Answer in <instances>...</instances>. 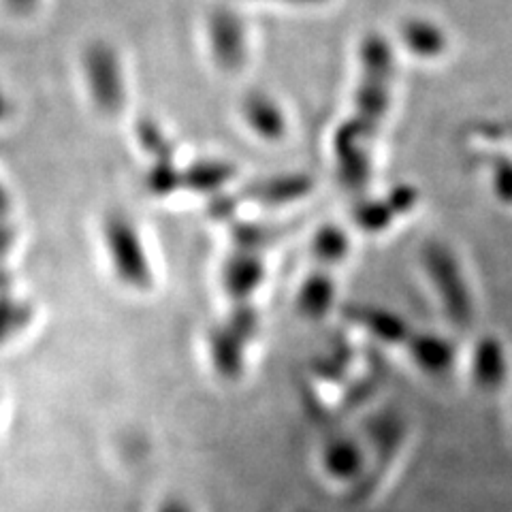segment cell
<instances>
[{
    "mask_svg": "<svg viewBox=\"0 0 512 512\" xmlns=\"http://www.w3.org/2000/svg\"><path fill=\"white\" fill-rule=\"evenodd\" d=\"M107 259L116 280L133 293H150L154 267L135 222L122 212H111L101 224Z\"/></svg>",
    "mask_w": 512,
    "mask_h": 512,
    "instance_id": "1",
    "label": "cell"
},
{
    "mask_svg": "<svg viewBox=\"0 0 512 512\" xmlns=\"http://www.w3.org/2000/svg\"><path fill=\"white\" fill-rule=\"evenodd\" d=\"M421 265L446 318L455 327L468 329L474 320V299L457 254L446 244L431 239L421 250Z\"/></svg>",
    "mask_w": 512,
    "mask_h": 512,
    "instance_id": "2",
    "label": "cell"
},
{
    "mask_svg": "<svg viewBox=\"0 0 512 512\" xmlns=\"http://www.w3.org/2000/svg\"><path fill=\"white\" fill-rule=\"evenodd\" d=\"M372 133L363 128L357 120L344 124L333 141L335 160H338V173L344 186L352 192H359L370 182L372 160L367 141Z\"/></svg>",
    "mask_w": 512,
    "mask_h": 512,
    "instance_id": "3",
    "label": "cell"
},
{
    "mask_svg": "<svg viewBox=\"0 0 512 512\" xmlns=\"http://www.w3.org/2000/svg\"><path fill=\"white\" fill-rule=\"evenodd\" d=\"M419 203V190L414 186H395L387 197L363 201L352 212V220L367 235H380L389 231L397 218L410 214Z\"/></svg>",
    "mask_w": 512,
    "mask_h": 512,
    "instance_id": "4",
    "label": "cell"
},
{
    "mask_svg": "<svg viewBox=\"0 0 512 512\" xmlns=\"http://www.w3.org/2000/svg\"><path fill=\"white\" fill-rule=\"evenodd\" d=\"M265 274L267 267L263 254L235 248L222 263L220 282L233 303H252V297L259 293L265 282Z\"/></svg>",
    "mask_w": 512,
    "mask_h": 512,
    "instance_id": "5",
    "label": "cell"
},
{
    "mask_svg": "<svg viewBox=\"0 0 512 512\" xmlns=\"http://www.w3.org/2000/svg\"><path fill=\"white\" fill-rule=\"evenodd\" d=\"M90 90L94 94V101L107 114H116L124 101L122 90V77L118 71V60L114 52L105 45H94L88 50L86 56Z\"/></svg>",
    "mask_w": 512,
    "mask_h": 512,
    "instance_id": "6",
    "label": "cell"
},
{
    "mask_svg": "<svg viewBox=\"0 0 512 512\" xmlns=\"http://www.w3.org/2000/svg\"><path fill=\"white\" fill-rule=\"evenodd\" d=\"M404 346L408 350L410 361L419 367L425 376H431V378L446 376L453 370L455 359H457V350L453 342L434 331L412 329L410 338L406 340Z\"/></svg>",
    "mask_w": 512,
    "mask_h": 512,
    "instance_id": "7",
    "label": "cell"
},
{
    "mask_svg": "<svg viewBox=\"0 0 512 512\" xmlns=\"http://www.w3.org/2000/svg\"><path fill=\"white\" fill-rule=\"evenodd\" d=\"M248 342L227 325H216L207 335V352L218 378L227 382H239L246 372V350Z\"/></svg>",
    "mask_w": 512,
    "mask_h": 512,
    "instance_id": "8",
    "label": "cell"
},
{
    "mask_svg": "<svg viewBox=\"0 0 512 512\" xmlns=\"http://www.w3.org/2000/svg\"><path fill=\"white\" fill-rule=\"evenodd\" d=\"M320 466L335 483H357L365 472V451L359 440L335 436L320 451Z\"/></svg>",
    "mask_w": 512,
    "mask_h": 512,
    "instance_id": "9",
    "label": "cell"
},
{
    "mask_svg": "<svg viewBox=\"0 0 512 512\" xmlns=\"http://www.w3.org/2000/svg\"><path fill=\"white\" fill-rule=\"evenodd\" d=\"M346 316L350 323L361 327L374 340L389 346H404L412 333V327L402 316L380 306H363V303L359 306L357 303L346 310Z\"/></svg>",
    "mask_w": 512,
    "mask_h": 512,
    "instance_id": "10",
    "label": "cell"
},
{
    "mask_svg": "<svg viewBox=\"0 0 512 512\" xmlns=\"http://www.w3.org/2000/svg\"><path fill=\"white\" fill-rule=\"evenodd\" d=\"M470 372H472V382L480 391L493 393L504 387V382L508 378V361H506V350L498 338L485 335V338H480L474 344Z\"/></svg>",
    "mask_w": 512,
    "mask_h": 512,
    "instance_id": "11",
    "label": "cell"
},
{
    "mask_svg": "<svg viewBox=\"0 0 512 512\" xmlns=\"http://www.w3.org/2000/svg\"><path fill=\"white\" fill-rule=\"evenodd\" d=\"M335 297H338V284H335L329 269L320 267L299 284L295 306L306 320H323L333 310Z\"/></svg>",
    "mask_w": 512,
    "mask_h": 512,
    "instance_id": "12",
    "label": "cell"
},
{
    "mask_svg": "<svg viewBox=\"0 0 512 512\" xmlns=\"http://www.w3.org/2000/svg\"><path fill=\"white\" fill-rule=\"evenodd\" d=\"M312 192V180L303 173L291 175H278V178H269L265 182L252 184L246 190V197L254 203H261L265 207H284L295 201H301Z\"/></svg>",
    "mask_w": 512,
    "mask_h": 512,
    "instance_id": "13",
    "label": "cell"
},
{
    "mask_svg": "<svg viewBox=\"0 0 512 512\" xmlns=\"http://www.w3.org/2000/svg\"><path fill=\"white\" fill-rule=\"evenodd\" d=\"M212 43L220 64L235 69L244 60V37L242 26L229 13L216 15L212 22Z\"/></svg>",
    "mask_w": 512,
    "mask_h": 512,
    "instance_id": "14",
    "label": "cell"
},
{
    "mask_svg": "<svg viewBox=\"0 0 512 512\" xmlns=\"http://www.w3.org/2000/svg\"><path fill=\"white\" fill-rule=\"evenodd\" d=\"M350 248V237L342 227H338V224H323V227L314 233L310 246L314 261L323 269H331L346 263L350 256Z\"/></svg>",
    "mask_w": 512,
    "mask_h": 512,
    "instance_id": "15",
    "label": "cell"
},
{
    "mask_svg": "<svg viewBox=\"0 0 512 512\" xmlns=\"http://www.w3.org/2000/svg\"><path fill=\"white\" fill-rule=\"evenodd\" d=\"M35 306L24 297L11 291L0 293V346L13 342L32 325L35 320Z\"/></svg>",
    "mask_w": 512,
    "mask_h": 512,
    "instance_id": "16",
    "label": "cell"
},
{
    "mask_svg": "<svg viewBox=\"0 0 512 512\" xmlns=\"http://www.w3.org/2000/svg\"><path fill=\"white\" fill-rule=\"evenodd\" d=\"M246 122L252 126L254 133H259L263 139L276 141L284 135L286 124L280 114V109L265 96H250L244 107Z\"/></svg>",
    "mask_w": 512,
    "mask_h": 512,
    "instance_id": "17",
    "label": "cell"
},
{
    "mask_svg": "<svg viewBox=\"0 0 512 512\" xmlns=\"http://www.w3.org/2000/svg\"><path fill=\"white\" fill-rule=\"evenodd\" d=\"M235 175V169L227 163H197L182 171V188L192 192H220Z\"/></svg>",
    "mask_w": 512,
    "mask_h": 512,
    "instance_id": "18",
    "label": "cell"
},
{
    "mask_svg": "<svg viewBox=\"0 0 512 512\" xmlns=\"http://www.w3.org/2000/svg\"><path fill=\"white\" fill-rule=\"evenodd\" d=\"M404 41L414 54L434 58L446 47V37L429 22H410L404 28Z\"/></svg>",
    "mask_w": 512,
    "mask_h": 512,
    "instance_id": "19",
    "label": "cell"
},
{
    "mask_svg": "<svg viewBox=\"0 0 512 512\" xmlns=\"http://www.w3.org/2000/svg\"><path fill=\"white\" fill-rule=\"evenodd\" d=\"M233 239H235L237 250H250V252L263 254V250L267 246L276 242V233L263 227V224H250V222L239 224L237 222L233 227Z\"/></svg>",
    "mask_w": 512,
    "mask_h": 512,
    "instance_id": "20",
    "label": "cell"
},
{
    "mask_svg": "<svg viewBox=\"0 0 512 512\" xmlns=\"http://www.w3.org/2000/svg\"><path fill=\"white\" fill-rule=\"evenodd\" d=\"M224 323H227L239 338H244L250 344L256 335H259L261 316L252 303H233V310L224 318Z\"/></svg>",
    "mask_w": 512,
    "mask_h": 512,
    "instance_id": "21",
    "label": "cell"
},
{
    "mask_svg": "<svg viewBox=\"0 0 512 512\" xmlns=\"http://www.w3.org/2000/svg\"><path fill=\"white\" fill-rule=\"evenodd\" d=\"M148 188L156 197H167L182 188V171L173 167V160H158L148 173Z\"/></svg>",
    "mask_w": 512,
    "mask_h": 512,
    "instance_id": "22",
    "label": "cell"
},
{
    "mask_svg": "<svg viewBox=\"0 0 512 512\" xmlns=\"http://www.w3.org/2000/svg\"><path fill=\"white\" fill-rule=\"evenodd\" d=\"M491 184L493 195L504 205H512V160L506 156H498L491 167Z\"/></svg>",
    "mask_w": 512,
    "mask_h": 512,
    "instance_id": "23",
    "label": "cell"
},
{
    "mask_svg": "<svg viewBox=\"0 0 512 512\" xmlns=\"http://www.w3.org/2000/svg\"><path fill=\"white\" fill-rule=\"evenodd\" d=\"M139 135H141V143H143V148H146L154 158H156V163L158 160H171V154H169V143L165 141V137L160 135L154 126H150V124H143L141 126V131H139Z\"/></svg>",
    "mask_w": 512,
    "mask_h": 512,
    "instance_id": "24",
    "label": "cell"
},
{
    "mask_svg": "<svg viewBox=\"0 0 512 512\" xmlns=\"http://www.w3.org/2000/svg\"><path fill=\"white\" fill-rule=\"evenodd\" d=\"M15 239H18V231H15V227L7 220V216H0V261L9 254Z\"/></svg>",
    "mask_w": 512,
    "mask_h": 512,
    "instance_id": "25",
    "label": "cell"
},
{
    "mask_svg": "<svg viewBox=\"0 0 512 512\" xmlns=\"http://www.w3.org/2000/svg\"><path fill=\"white\" fill-rule=\"evenodd\" d=\"M156 512H195V508H192V504L186 502L184 498L173 495V498H167L163 504H160Z\"/></svg>",
    "mask_w": 512,
    "mask_h": 512,
    "instance_id": "26",
    "label": "cell"
},
{
    "mask_svg": "<svg viewBox=\"0 0 512 512\" xmlns=\"http://www.w3.org/2000/svg\"><path fill=\"white\" fill-rule=\"evenodd\" d=\"M37 0H7V5L15 11V13H26L32 7H35Z\"/></svg>",
    "mask_w": 512,
    "mask_h": 512,
    "instance_id": "27",
    "label": "cell"
},
{
    "mask_svg": "<svg viewBox=\"0 0 512 512\" xmlns=\"http://www.w3.org/2000/svg\"><path fill=\"white\" fill-rule=\"evenodd\" d=\"M11 210V197L9 192L5 190V186L0 184V216H7Z\"/></svg>",
    "mask_w": 512,
    "mask_h": 512,
    "instance_id": "28",
    "label": "cell"
},
{
    "mask_svg": "<svg viewBox=\"0 0 512 512\" xmlns=\"http://www.w3.org/2000/svg\"><path fill=\"white\" fill-rule=\"evenodd\" d=\"M11 276H9V271H5V269H0V293L3 291H11Z\"/></svg>",
    "mask_w": 512,
    "mask_h": 512,
    "instance_id": "29",
    "label": "cell"
},
{
    "mask_svg": "<svg viewBox=\"0 0 512 512\" xmlns=\"http://www.w3.org/2000/svg\"><path fill=\"white\" fill-rule=\"evenodd\" d=\"M9 116V101L5 99V94L0 92V122Z\"/></svg>",
    "mask_w": 512,
    "mask_h": 512,
    "instance_id": "30",
    "label": "cell"
}]
</instances>
